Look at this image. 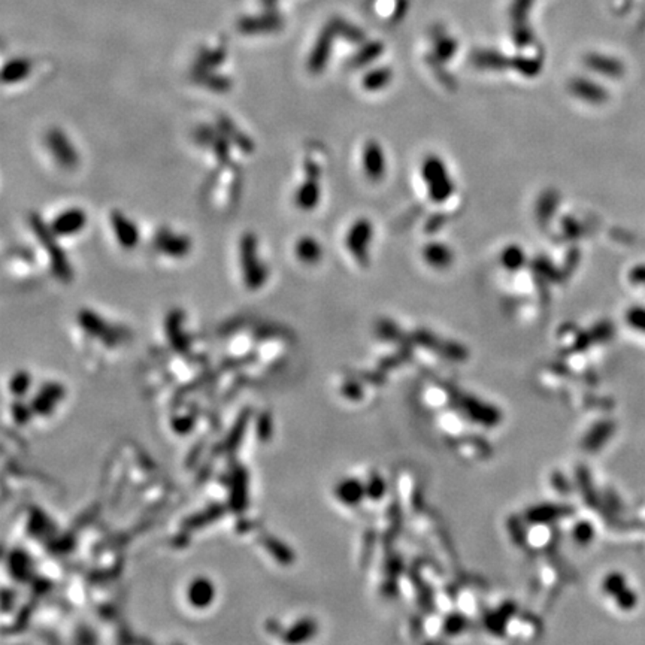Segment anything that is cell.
<instances>
[{
  "label": "cell",
  "instance_id": "6da1fadb",
  "mask_svg": "<svg viewBox=\"0 0 645 645\" xmlns=\"http://www.w3.org/2000/svg\"><path fill=\"white\" fill-rule=\"evenodd\" d=\"M241 266L242 278L248 290H259L268 280V268L259 257L257 238L254 233H245L241 239Z\"/></svg>",
  "mask_w": 645,
  "mask_h": 645
},
{
  "label": "cell",
  "instance_id": "7a4b0ae2",
  "mask_svg": "<svg viewBox=\"0 0 645 645\" xmlns=\"http://www.w3.org/2000/svg\"><path fill=\"white\" fill-rule=\"evenodd\" d=\"M32 229L35 235L39 238V241L45 250L47 254L49 256V262H51V269L54 275L61 281H70L72 278V269L69 266V262L63 252L61 247L57 244V236L53 233V231L47 227L39 217L33 215L32 217Z\"/></svg>",
  "mask_w": 645,
  "mask_h": 645
},
{
  "label": "cell",
  "instance_id": "3957f363",
  "mask_svg": "<svg viewBox=\"0 0 645 645\" xmlns=\"http://www.w3.org/2000/svg\"><path fill=\"white\" fill-rule=\"evenodd\" d=\"M45 144L53 154L54 160L65 169H73L78 166L80 156L77 149L70 144L68 136L60 129H51L45 136Z\"/></svg>",
  "mask_w": 645,
  "mask_h": 645
},
{
  "label": "cell",
  "instance_id": "277c9868",
  "mask_svg": "<svg viewBox=\"0 0 645 645\" xmlns=\"http://www.w3.org/2000/svg\"><path fill=\"white\" fill-rule=\"evenodd\" d=\"M156 248L163 252L164 256L181 259L187 256L192 248V241L181 233H175L171 229H161L159 231L157 236L154 238Z\"/></svg>",
  "mask_w": 645,
  "mask_h": 645
},
{
  "label": "cell",
  "instance_id": "5b68a950",
  "mask_svg": "<svg viewBox=\"0 0 645 645\" xmlns=\"http://www.w3.org/2000/svg\"><path fill=\"white\" fill-rule=\"evenodd\" d=\"M87 223V214L81 208H68L53 220L51 227L56 236H73L80 233Z\"/></svg>",
  "mask_w": 645,
  "mask_h": 645
},
{
  "label": "cell",
  "instance_id": "8992f818",
  "mask_svg": "<svg viewBox=\"0 0 645 645\" xmlns=\"http://www.w3.org/2000/svg\"><path fill=\"white\" fill-rule=\"evenodd\" d=\"M424 176L429 184L430 193L435 199H446L450 195V181L448 175L444 169V164H441L436 159H429L424 164Z\"/></svg>",
  "mask_w": 645,
  "mask_h": 645
},
{
  "label": "cell",
  "instance_id": "52a82bcc",
  "mask_svg": "<svg viewBox=\"0 0 645 645\" xmlns=\"http://www.w3.org/2000/svg\"><path fill=\"white\" fill-rule=\"evenodd\" d=\"M187 602L196 610H205L214 602L215 598V587L212 581L207 577H196L192 583L188 584L187 591Z\"/></svg>",
  "mask_w": 645,
  "mask_h": 645
},
{
  "label": "cell",
  "instance_id": "ba28073f",
  "mask_svg": "<svg viewBox=\"0 0 645 645\" xmlns=\"http://www.w3.org/2000/svg\"><path fill=\"white\" fill-rule=\"evenodd\" d=\"M111 224L117 241L123 248H135L137 245L139 231L128 215L121 211H113L111 214Z\"/></svg>",
  "mask_w": 645,
  "mask_h": 645
},
{
  "label": "cell",
  "instance_id": "9c48e42d",
  "mask_svg": "<svg viewBox=\"0 0 645 645\" xmlns=\"http://www.w3.org/2000/svg\"><path fill=\"white\" fill-rule=\"evenodd\" d=\"M63 396H65V391H63V387L60 384H56V383L45 384L39 390V393H37L35 396V399L32 400L30 408L33 412L39 414V415L51 414L56 408L57 402H60L63 399Z\"/></svg>",
  "mask_w": 645,
  "mask_h": 645
},
{
  "label": "cell",
  "instance_id": "30bf717a",
  "mask_svg": "<svg viewBox=\"0 0 645 645\" xmlns=\"http://www.w3.org/2000/svg\"><path fill=\"white\" fill-rule=\"evenodd\" d=\"M80 324L81 327L84 328L85 332H88L90 335L93 336H99V338H102L104 340H106V343L112 344V343H116V340L118 339V335L117 332L113 331L112 327L106 326L105 321L99 317L97 314L94 312H90V311H82L80 314Z\"/></svg>",
  "mask_w": 645,
  "mask_h": 645
},
{
  "label": "cell",
  "instance_id": "8fae6325",
  "mask_svg": "<svg viewBox=\"0 0 645 645\" xmlns=\"http://www.w3.org/2000/svg\"><path fill=\"white\" fill-rule=\"evenodd\" d=\"M248 475L239 467L232 479V495H231V507L235 511H242L247 507L248 499Z\"/></svg>",
  "mask_w": 645,
  "mask_h": 645
},
{
  "label": "cell",
  "instance_id": "7c38bea8",
  "mask_svg": "<svg viewBox=\"0 0 645 645\" xmlns=\"http://www.w3.org/2000/svg\"><path fill=\"white\" fill-rule=\"evenodd\" d=\"M369 233L371 227L366 221H359L356 226H352L351 232L348 233V247L351 252L360 259L364 256L366 245L369 244Z\"/></svg>",
  "mask_w": 645,
  "mask_h": 645
},
{
  "label": "cell",
  "instance_id": "4fadbf2b",
  "mask_svg": "<svg viewBox=\"0 0 645 645\" xmlns=\"http://www.w3.org/2000/svg\"><path fill=\"white\" fill-rule=\"evenodd\" d=\"M9 571L11 575L18 579H27L32 574V559L29 554L23 551H12L9 555Z\"/></svg>",
  "mask_w": 645,
  "mask_h": 645
},
{
  "label": "cell",
  "instance_id": "5bb4252c",
  "mask_svg": "<svg viewBox=\"0 0 645 645\" xmlns=\"http://www.w3.org/2000/svg\"><path fill=\"white\" fill-rule=\"evenodd\" d=\"M296 256L303 263H314L321 256V250L319 242L314 238H300L295 247Z\"/></svg>",
  "mask_w": 645,
  "mask_h": 645
},
{
  "label": "cell",
  "instance_id": "9a60e30c",
  "mask_svg": "<svg viewBox=\"0 0 645 645\" xmlns=\"http://www.w3.org/2000/svg\"><path fill=\"white\" fill-rule=\"evenodd\" d=\"M319 197H320L319 187L315 185L314 181L309 180L308 183L300 185V188L296 192L295 202H296V205L299 208L308 211V209H312L315 205H317Z\"/></svg>",
  "mask_w": 645,
  "mask_h": 645
},
{
  "label": "cell",
  "instance_id": "2e32d148",
  "mask_svg": "<svg viewBox=\"0 0 645 645\" xmlns=\"http://www.w3.org/2000/svg\"><path fill=\"white\" fill-rule=\"evenodd\" d=\"M314 630H315V625L312 620H302V622L296 623L295 626H292L285 632L284 639L290 644L307 641L314 635Z\"/></svg>",
  "mask_w": 645,
  "mask_h": 645
},
{
  "label": "cell",
  "instance_id": "e0dca14e",
  "mask_svg": "<svg viewBox=\"0 0 645 645\" xmlns=\"http://www.w3.org/2000/svg\"><path fill=\"white\" fill-rule=\"evenodd\" d=\"M29 72H30L29 63H26V61H12V63H9L8 66H5V69H4V77H2L4 84L5 85H11V84L20 82L21 80L29 77Z\"/></svg>",
  "mask_w": 645,
  "mask_h": 645
},
{
  "label": "cell",
  "instance_id": "ac0fdd59",
  "mask_svg": "<svg viewBox=\"0 0 645 645\" xmlns=\"http://www.w3.org/2000/svg\"><path fill=\"white\" fill-rule=\"evenodd\" d=\"M364 169L372 176H379L384 171V157L376 145H369L364 151Z\"/></svg>",
  "mask_w": 645,
  "mask_h": 645
},
{
  "label": "cell",
  "instance_id": "d6986e66",
  "mask_svg": "<svg viewBox=\"0 0 645 645\" xmlns=\"http://www.w3.org/2000/svg\"><path fill=\"white\" fill-rule=\"evenodd\" d=\"M181 314L180 312H173L169 317V336L172 340L173 348L178 351L185 350V339L181 336Z\"/></svg>",
  "mask_w": 645,
  "mask_h": 645
},
{
  "label": "cell",
  "instance_id": "ffe728a7",
  "mask_svg": "<svg viewBox=\"0 0 645 645\" xmlns=\"http://www.w3.org/2000/svg\"><path fill=\"white\" fill-rule=\"evenodd\" d=\"M264 546H266L268 551L274 555L276 560H280V563L290 565L293 560V554L288 551V548L284 546L283 542H280L275 538H269L264 541Z\"/></svg>",
  "mask_w": 645,
  "mask_h": 645
},
{
  "label": "cell",
  "instance_id": "44dd1931",
  "mask_svg": "<svg viewBox=\"0 0 645 645\" xmlns=\"http://www.w3.org/2000/svg\"><path fill=\"white\" fill-rule=\"evenodd\" d=\"M30 386H32V378L26 371L17 372L14 376L11 378V381H9L11 393L14 396H18V398L26 395L29 391V388H30Z\"/></svg>",
  "mask_w": 645,
  "mask_h": 645
},
{
  "label": "cell",
  "instance_id": "7402d4cb",
  "mask_svg": "<svg viewBox=\"0 0 645 645\" xmlns=\"http://www.w3.org/2000/svg\"><path fill=\"white\" fill-rule=\"evenodd\" d=\"M427 259L438 266H444L450 260V252L444 247H430L427 251Z\"/></svg>",
  "mask_w": 645,
  "mask_h": 645
},
{
  "label": "cell",
  "instance_id": "603a6c76",
  "mask_svg": "<svg viewBox=\"0 0 645 645\" xmlns=\"http://www.w3.org/2000/svg\"><path fill=\"white\" fill-rule=\"evenodd\" d=\"M172 427L176 434L185 435L193 429V417H175Z\"/></svg>",
  "mask_w": 645,
  "mask_h": 645
},
{
  "label": "cell",
  "instance_id": "cb8c5ba5",
  "mask_svg": "<svg viewBox=\"0 0 645 645\" xmlns=\"http://www.w3.org/2000/svg\"><path fill=\"white\" fill-rule=\"evenodd\" d=\"M45 524H48L47 517H45L42 512H39V511L33 512V515H32V522H30V530H32V532L36 534V535H39V534L42 532V530H47V526H45Z\"/></svg>",
  "mask_w": 645,
  "mask_h": 645
},
{
  "label": "cell",
  "instance_id": "d4e9b609",
  "mask_svg": "<svg viewBox=\"0 0 645 645\" xmlns=\"http://www.w3.org/2000/svg\"><path fill=\"white\" fill-rule=\"evenodd\" d=\"M30 412H32V408H27L26 405L23 407L20 402H17L14 405V408H12V414H14V419L18 424H26L29 422Z\"/></svg>",
  "mask_w": 645,
  "mask_h": 645
},
{
  "label": "cell",
  "instance_id": "484cf974",
  "mask_svg": "<svg viewBox=\"0 0 645 645\" xmlns=\"http://www.w3.org/2000/svg\"><path fill=\"white\" fill-rule=\"evenodd\" d=\"M271 430H272V422L268 415H262L259 419L257 424V435L260 439H268L271 436Z\"/></svg>",
  "mask_w": 645,
  "mask_h": 645
}]
</instances>
